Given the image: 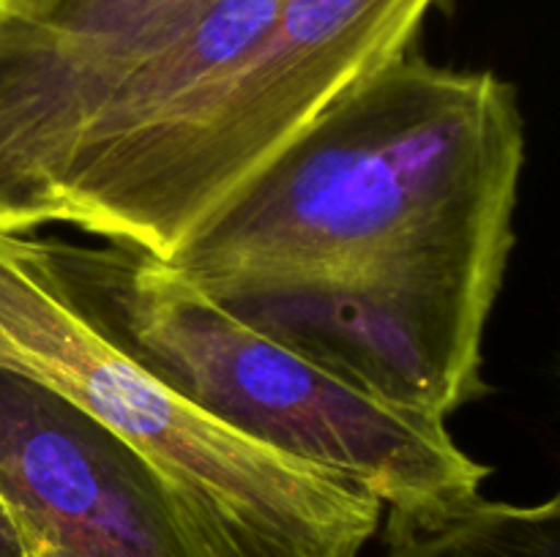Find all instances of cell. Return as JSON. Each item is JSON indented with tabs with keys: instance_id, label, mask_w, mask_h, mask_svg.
Here are the masks:
<instances>
[{
	"instance_id": "cell-1",
	"label": "cell",
	"mask_w": 560,
	"mask_h": 557,
	"mask_svg": "<svg viewBox=\"0 0 560 557\" xmlns=\"http://www.w3.org/2000/svg\"><path fill=\"white\" fill-rule=\"evenodd\" d=\"M523 164L512 82L405 52L312 120L167 265L359 391L448 420L487 393Z\"/></svg>"
},
{
	"instance_id": "cell-2",
	"label": "cell",
	"mask_w": 560,
	"mask_h": 557,
	"mask_svg": "<svg viewBox=\"0 0 560 557\" xmlns=\"http://www.w3.org/2000/svg\"><path fill=\"white\" fill-rule=\"evenodd\" d=\"M25 235L42 271L104 336L230 429L331 470L383 511L430 513L481 495L490 467L457 446L446 420L359 391L213 304L167 262Z\"/></svg>"
},
{
	"instance_id": "cell-3",
	"label": "cell",
	"mask_w": 560,
	"mask_h": 557,
	"mask_svg": "<svg viewBox=\"0 0 560 557\" xmlns=\"http://www.w3.org/2000/svg\"><path fill=\"white\" fill-rule=\"evenodd\" d=\"M0 369L113 431L145 462L202 557H359L383 506L331 470L244 437L104 336L0 233Z\"/></svg>"
},
{
	"instance_id": "cell-4",
	"label": "cell",
	"mask_w": 560,
	"mask_h": 557,
	"mask_svg": "<svg viewBox=\"0 0 560 557\" xmlns=\"http://www.w3.org/2000/svg\"><path fill=\"white\" fill-rule=\"evenodd\" d=\"M441 0H282L230 74L173 118L74 164L33 233L71 227L167 262L339 96L410 52Z\"/></svg>"
},
{
	"instance_id": "cell-5",
	"label": "cell",
	"mask_w": 560,
	"mask_h": 557,
	"mask_svg": "<svg viewBox=\"0 0 560 557\" xmlns=\"http://www.w3.org/2000/svg\"><path fill=\"white\" fill-rule=\"evenodd\" d=\"M0 500L33 557H202L129 446L9 369H0Z\"/></svg>"
},
{
	"instance_id": "cell-6",
	"label": "cell",
	"mask_w": 560,
	"mask_h": 557,
	"mask_svg": "<svg viewBox=\"0 0 560 557\" xmlns=\"http://www.w3.org/2000/svg\"><path fill=\"white\" fill-rule=\"evenodd\" d=\"M219 0H0V189H38L104 98Z\"/></svg>"
},
{
	"instance_id": "cell-7",
	"label": "cell",
	"mask_w": 560,
	"mask_h": 557,
	"mask_svg": "<svg viewBox=\"0 0 560 557\" xmlns=\"http://www.w3.org/2000/svg\"><path fill=\"white\" fill-rule=\"evenodd\" d=\"M381 557H560V489L536 506L476 495L443 511H388Z\"/></svg>"
},
{
	"instance_id": "cell-8",
	"label": "cell",
	"mask_w": 560,
	"mask_h": 557,
	"mask_svg": "<svg viewBox=\"0 0 560 557\" xmlns=\"http://www.w3.org/2000/svg\"><path fill=\"white\" fill-rule=\"evenodd\" d=\"M0 557H33L20 524L14 522L3 500H0Z\"/></svg>"
}]
</instances>
